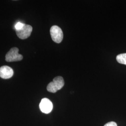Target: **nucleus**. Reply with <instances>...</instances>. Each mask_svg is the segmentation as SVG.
Returning <instances> with one entry per match:
<instances>
[{"label":"nucleus","instance_id":"f257e3e1","mask_svg":"<svg viewBox=\"0 0 126 126\" xmlns=\"http://www.w3.org/2000/svg\"><path fill=\"white\" fill-rule=\"evenodd\" d=\"M64 84V80L62 77H55L53 81L50 83L47 86V90L50 93H55L60 90Z\"/></svg>","mask_w":126,"mask_h":126},{"label":"nucleus","instance_id":"0eeeda50","mask_svg":"<svg viewBox=\"0 0 126 126\" xmlns=\"http://www.w3.org/2000/svg\"><path fill=\"white\" fill-rule=\"evenodd\" d=\"M116 60L118 63L126 65V53L119 54L116 57Z\"/></svg>","mask_w":126,"mask_h":126},{"label":"nucleus","instance_id":"20e7f679","mask_svg":"<svg viewBox=\"0 0 126 126\" xmlns=\"http://www.w3.org/2000/svg\"><path fill=\"white\" fill-rule=\"evenodd\" d=\"M16 35L19 38L25 39L31 36L32 31V27L30 25L24 24L21 29L16 30Z\"/></svg>","mask_w":126,"mask_h":126},{"label":"nucleus","instance_id":"1a4fd4ad","mask_svg":"<svg viewBox=\"0 0 126 126\" xmlns=\"http://www.w3.org/2000/svg\"><path fill=\"white\" fill-rule=\"evenodd\" d=\"M104 126H117V125L115 122H111L106 124Z\"/></svg>","mask_w":126,"mask_h":126},{"label":"nucleus","instance_id":"f03ea898","mask_svg":"<svg viewBox=\"0 0 126 126\" xmlns=\"http://www.w3.org/2000/svg\"><path fill=\"white\" fill-rule=\"evenodd\" d=\"M19 49L16 47H13L9 50L6 54L5 60L7 62H15L21 61L23 59V56L18 53Z\"/></svg>","mask_w":126,"mask_h":126},{"label":"nucleus","instance_id":"6e6552de","mask_svg":"<svg viewBox=\"0 0 126 126\" xmlns=\"http://www.w3.org/2000/svg\"><path fill=\"white\" fill-rule=\"evenodd\" d=\"M25 24H23V23H20V22H18L16 23V24L15 26V28L16 30H19L23 28Z\"/></svg>","mask_w":126,"mask_h":126},{"label":"nucleus","instance_id":"423d86ee","mask_svg":"<svg viewBox=\"0 0 126 126\" xmlns=\"http://www.w3.org/2000/svg\"><path fill=\"white\" fill-rule=\"evenodd\" d=\"M13 69L8 66H2L0 67V77L4 79H8L13 76Z\"/></svg>","mask_w":126,"mask_h":126},{"label":"nucleus","instance_id":"7ed1b4c3","mask_svg":"<svg viewBox=\"0 0 126 126\" xmlns=\"http://www.w3.org/2000/svg\"><path fill=\"white\" fill-rule=\"evenodd\" d=\"M50 34L52 40L56 43H60L63 40V32L61 29L57 25L51 27Z\"/></svg>","mask_w":126,"mask_h":126},{"label":"nucleus","instance_id":"39448f33","mask_svg":"<svg viewBox=\"0 0 126 126\" xmlns=\"http://www.w3.org/2000/svg\"><path fill=\"white\" fill-rule=\"evenodd\" d=\"M39 108L42 112L47 114L52 111L53 104L50 99L47 98H44L41 101Z\"/></svg>","mask_w":126,"mask_h":126}]
</instances>
